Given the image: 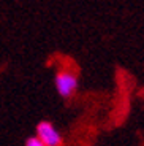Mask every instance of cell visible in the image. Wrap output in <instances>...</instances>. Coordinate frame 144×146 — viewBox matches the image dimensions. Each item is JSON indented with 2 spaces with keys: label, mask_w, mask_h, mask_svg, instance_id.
I'll return each instance as SVG.
<instances>
[{
  "label": "cell",
  "mask_w": 144,
  "mask_h": 146,
  "mask_svg": "<svg viewBox=\"0 0 144 146\" xmlns=\"http://www.w3.org/2000/svg\"><path fill=\"white\" fill-rule=\"evenodd\" d=\"M54 83H55L57 94L65 100L71 99L73 95L76 94V91H78V86H79L78 75H76L73 70H68V68L59 70V72L55 73Z\"/></svg>",
  "instance_id": "obj_1"
},
{
  "label": "cell",
  "mask_w": 144,
  "mask_h": 146,
  "mask_svg": "<svg viewBox=\"0 0 144 146\" xmlns=\"http://www.w3.org/2000/svg\"><path fill=\"white\" fill-rule=\"evenodd\" d=\"M36 137L46 146H63V137L49 121H40L36 124Z\"/></svg>",
  "instance_id": "obj_2"
},
{
  "label": "cell",
  "mask_w": 144,
  "mask_h": 146,
  "mask_svg": "<svg viewBox=\"0 0 144 146\" xmlns=\"http://www.w3.org/2000/svg\"><path fill=\"white\" fill-rule=\"evenodd\" d=\"M25 146H46L38 137H29L25 140Z\"/></svg>",
  "instance_id": "obj_3"
}]
</instances>
